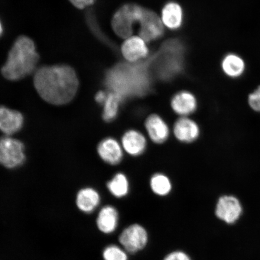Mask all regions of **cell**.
<instances>
[{
	"instance_id": "obj_1",
	"label": "cell",
	"mask_w": 260,
	"mask_h": 260,
	"mask_svg": "<svg viewBox=\"0 0 260 260\" xmlns=\"http://www.w3.org/2000/svg\"><path fill=\"white\" fill-rule=\"evenodd\" d=\"M34 82L42 99L58 106L71 102L79 86L76 71L67 64L48 65L39 68L35 71Z\"/></svg>"
},
{
	"instance_id": "obj_2",
	"label": "cell",
	"mask_w": 260,
	"mask_h": 260,
	"mask_svg": "<svg viewBox=\"0 0 260 260\" xmlns=\"http://www.w3.org/2000/svg\"><path fill=\"white\" fill-rule=\"evenodd\" d=\"M149 67V60L117 64L106 74V85L123 100L144 95L150 87Z\"/></svg>"
},
{
	"instance_id": "obj_3",
	"label": "cell",
	"mask_w": 260,
	"mask_h": 260,
	"mask_svg": "<svg viewBox=\"0 0 260 260\" xmlns=\"http://www.w3.org/2000/svg\"><path fill=\"white\" fill-rule=\"evenodd\" d=\"M39 55L34 42L25 36L19 37L10 50L2 69L5 79L17 81L29 76L37 69Z\"/></svg>"
},
{
	"instance_id": "obj_4",
	"label": "cell",
	"mask_w": 260,
	"mask_h": 260,
	"mask_svg": "<svg viewBox=\"0 0 260 260\" xmlns=\"http://www.w3.org/2000/svg\"><path fill=\"white\" fill-rule=\"evenodd\" d=\"M184 50L180 41H168L162 45L158 53L149 59L150 67L160 79H173L183 70Z\"/></svg>"
},
{
	"instance_id": "obj_5",
	"label": "cell",
	"mask_w": 260,
	"mask_h": 260,
	"mask_svg": "<svg viewBox=\"0 0 260 260\" xmlns=\"http://www.w3.org/2000/svg\"><path fill=\"white\" fill-rule=\"evenodd\" d=\"M145 9L136 5H126L119 9L114 15L112 28L120 38L127 39L132 37L133 27L140 22L144 15Z\"/></svg>"
},
{
	"instance_id": "obj_6",
	"label": "cell",
	"mask_w": 260,
	"mask_h": 260,
	"mask_svg": "<svg viewBox=\"0 0 260 260\" xmlns=\"http://www.w3.org/2000/svg\"><path fill=\"white\" fill-rule=\"evenodd\" d=\"M149 241L147 231L139 224L125 228L119 236V242L128 253H136L145 248Z\"/></svg>"
},
{
	"instance_id": "obj_7",
	"label": "cell",
	"mask_w": 260,
	"mask_h": 260,
	"mask_svg": "<svg viewBox=\"0 0 260 260\" xmlns=\"http://www.w3.org/2000/svg\"><path fill=\"white\" fill-rule=\"evenodd\" d=\"M24 160L22 143L10 137L0 139V164L6 168H14L23 164Z\"/></svg>"
},
{
	"instance_id": "obj_8",
	"label": "cell",
	"mask_w": 260,
	"mask_h": 260,
	"mask_svg": "<svg viewBox=\"0 0 260 260\" xmlns=\"http://www.w3.org/2000/svg\"><path fill=\"white\" fill-rule=\"evenodd\" d=\"M242 211V206L238 198L233 195H224L217 201L215 213L221 220L233 224L240 218Z\"/></svg>"
},
{
	"instance_id": "obj_9",
	"label": "cell",
	"mask_w": 260,
	"mask_h": 260,
	"mask_svg": "<svg viewBox=\"0 0 260 260\" xmlns=\"http://www.w3.org/2000/svg\"><path fill=\"white\" fill-rule=\"evenodd\" d=\"M140 23V37L146 42L157 40L164 34V23L154 12L144 10Z\"/></svg>"
},
{
	"instance_id": "obj_10",
	"label": "cell",
	"mask_w": 260,
	"mask_h": 260,
	"mask_svg": "<svg viewBox=\"0 0 260 260\" xmlns=\"http://www.w3.org/2000/svg\"><path fill=\"white\" fill-rule=\"evenodd\" d=\"M121 51L123 57L130 63L137 62L146 57L149 52L145 41L140 37L126 39L122 45Z\"/></svg>"
},
{
	"instance_id": "obj_11",
	"label": "cell",
	"mask_w": 260,
	"mask_h": 260,
	"mask_svg": "<svg viewBox=\"0 0 260 260\" xmlns=\"http://www.w3.org/2000/svg\"><path fill=\"white\" fill-rule=\"evenodd\" d=\"M122 146L116 140L106 138L98 146V153L107 164L116 165L121 161L123 157Z\"/></svg>"
},
{
	"instance_id": "obj_12",
	"label": "cell",
	"mask_w": 260,
	"mask_h": 260,
	"mask_svg": "<svg viewBox=\"0 0 260 260\" xmlns=\"http://www.w3.org/2000/svg\"><path fill=\"white\" fill-rule=\"evenodd\" d=\"M24 118L20 112L0 106V130L11 135L19 131L23 125Z\"/></svg>"
},
{
	"instance_id": "obj_13",
	"label": "cell",
	"mask_w": 260,
	"mask_h": 260,
	"mask_svg": "<svg viewBox=\"0 0 260 260\" xmlns=\"http://www.w3.org/2000/svg\"><path fill=\"white\" fill-rule=\"evenodd\" d=\"M145 128L149 138L155 144H162L170 136V128L160 116L151 115L146 119Z\"/></svg>"
},
{
	"instance_id": "obj_14",
	"label": "cell",
	"mask_w": 260,
	"mask_h": 260,
	"mask_svg": "<svg viewBox=\"0 0 260 260\" xmlns=\"http://www.w3.org/2000/svg\"><path fill=\"white\" fill-rule=\"evenodd\" d=\"M174 132L178 141L190 143L195 141L199 136L200 128L193 120L187 117H182L175 122Z\"/></svg>"
},
{
	"instance_id": "obj_15",
	"label": "cell",
	"mask_w": 260,
	"mask_h": 260,
	"mask_svg": "<svg viewBox=\"0 0 260 260\" xmlns=\"http://www.w3.org/2000/svg\"><path fill=\"white\" fill-rule=\"evenodd\" d=\"M119 222L118 211L111 206L104 207L96 219V225L100 232L110 235L115 232Z\"/></svg>"
},
{
	"instance_id": "obj_16",
	"label": "cell",
	"mask_w": 260,
	"mask_h": 260,
	"mask_svg": "<svg viewBox=\"0 0 260 260\" xmlns=\"http://www.w3.org/2000/svg\"><path fill=\"white\" fill-rule=\"evenodd\" d=\"M223 73L231 79H239L246 70L245 60L240 55L231 53L225 55L221 62Z\"/></svg>"
},
{
	"instance_id": "obj_17",
	"label": "cell",
	"mask_w": 260,
	"mask_h": 260,
	"mask_svg": "<svg viewBox=\"0 0 260 260\" xmlns=\"http://www.w3.org/2000/svg\"><path fill=\"white\" fill-rule=\"evenodd\" d=\"M122 146L128 154L138 156L145 151L146 140L145 136L137 130H129L123 136Z\"/></svg>"
},
{
	"instance_id": "obj_18",
	"label": "cell",
	"mask_w": 260,
	"mask_h": 260,
	"mask_svg": "<svg viewBox=\"0 0 260 260\" xmlns=\"http://www.w3.org/2000/svg\"><path fill=\"white\" fill-rule=\"evenodd\" d=\"M171 107L178 115L186 117L196 110L197 102L192 93L183 91L173 97L171 101Z\"/></svg>"
},
{
	"instance_id": "obj_19",
	"label": "cell",
	"mask_w": 260,
	"mask_h": 260,
	"mask_svg": "<svg viewBox=\"0 0 260 260\" xmlns=\"http://www.w3.org/2000/svg\"><path fill=\"white\" fill-rule=\"evenodd\" d=\"M100 197L99 193L92 188L81 190L77 197V206L84 213H92L99 206Z\"/></svg>"
},
{
	"instance_id": "obj_20",
	"label": "cell",
	"mask_w": 260,
	"mask_h": 260,
	"mask_svg": "<svg viewBox=\"0 0 260 260\" xmlns=\"http://www.w3.org/2000/svg\"><path fill=\"white\" fill-rule=\"evenodd\" d=\"M161 19L169 28L175 30L180 28L183 22V11L180 6L174 2L168 3L162 9Z\"/></svg>"
},
{
	"instance_id": "obj_21",
	"label": "cell",
	"mask_w": 260,
	"mask_h": 260,
	"mask_svg": "<svg viewBox=\"0 0 260 260\" xmlns=\"http://www.w3.org/2000/svg\"><path fill=\"white\" fill-rule=\"evenodd\" d=\"M123 99L118 94L110 92L104 103L103 117L106 122L112 121L118 115L120 103Z\"/></svg>"
},
{
	"instance_id": "obj_22",
	"label": "cell",
	"mask_w": 260,
	"mask_h": 260,
	"mask_svg": "<svg viewBox=\"0 0 260 260\" xmlns=\"http://www.w3.org/2000/svg\"><path fill=\"white\" fill-rule=\"evenodd\" d=\"M107 187L113 196L122 198L128 194L129 183L127 178L122 173H118L107 183Z\"/></svg>"
},
{
	"instance_id": "obj_23",
	"label": "cell",
	"mask_w": 260,
	"mask_h": 260,
	"mask_svg": "<svg viewBox=\"0 0 260 260\" xmlns=\"http://www.w3.org/2000/svg\"><path fill=\"white\" fill-rule=\"evenodd\" d=\"M150 186L154 193L160 195V196H165V195L168 194L172 189V184L170 179L161 174H155L152 177Z\"/></svg>"
},
{
	"instance_id": "obj_24",
	"label": "cell",
	"mask_w": 260,
	"mask_h": 260,
	"mask_svg": "<svg viewBox=\"0 0 260 260\" xmlns=\"http://www.w3.org/2000/svg\"><path fill=\"white\" fill-rule=\"evenodd\" d=\"M102 256L104 260H128L127 252L122 246L116 245L106 246Z\"/></svg>"
},
{
	"instance_id": "obj_25",
	"label": "cell",
	"mask_w": 260,
	"mask_h": 260,
	"mask_svg": "<svg viewBox=\"0 0 260 260\" xmlns=\"http://www.w3.org/2000/svg\"><path fill=\"white\" fill-rule=\"evenodd\" d=\"M248 103L253 111L260 113V85L249 93Z\"/></svg>"
},
{
	"instance_id": "obj_26",
	"label": "cell",
	"mask_w": 260,
	"mask_h": 260,
	"mask_svg": "<svg viewBox=\"0 0 260 260\" xmlns=\"http://www.w3.org/2000/svg\"><path fill=\"white\" fill-rule=\"evenodd\" d=\"M162 260H191L190 256L187 253L180 251V250H177L174 251L165 256Z\"/></svg>"
},
{
	"instance_id": "obj_27",
	"label": "cell",
	"mask_w": 260,
	"mask_h": 260,
	"mask_svg": "<svg viewBox=\"0 0 260 260\" xmlns=\"http://www.w3.org/2000/svg\"><path fill=\"white\" fill-rule=\"evenodd\" d=\"M70 1L75 7L82 9L93 5L95 0H70Z\"/></svg>"
},
{
	"instance_id": "obj_28",
	"label": "cell",
	"mask_w": 260,
	"mask_h": 260,
	"mask_svg": "<svg viewBox=\"0 0 260 260\" xmlns=\"http://www.w3.org/2000/svg\"><path fill=\"white\" fill-rule=\"evenodd\" d=\"M107 97V94L106 92H104V91H100V92L96 93L95 96L96 102L100 104V105H104Z\"/></svg>"
},
{
	"instance_id": "obj_29",
	"label": "cell",
	"mask_w": 260,
	"mask_h": 260,
	"mask_svg": "<svg viewBox=\"0 0 260 260\" xmlns=\"http://www.w3.org/2000/svg\"><path fill=\"white\" fill-rule=\"evenodd\" d=\"M3 32V27L2 23L1 21H0V37H1L2 35Z\"/></svg>"
}]
</instances>
